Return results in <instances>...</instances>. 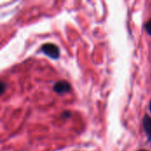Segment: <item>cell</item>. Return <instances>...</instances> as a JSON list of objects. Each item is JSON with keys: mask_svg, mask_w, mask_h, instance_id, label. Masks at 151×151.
<instances>
[{"mask_svg": "<svg viewBox=\"0 0 151 151\" xmlns=\"http://www.w3.org/2000/svg\"><path fill=\"white\" fill-rule=\"evenodd\" d=\"M70 116H71L70 111H65V112H63V114H62V117H64V118H65V117H70Z\"/></svg>", "mask_w": 151, "mask_h": 151, "instance_id": "8992f818", "label": "cell"}, {"mask_svg": "<svg viewBox=\"0 0 151 151\" xmlns=\"http://www.w3.org/2000/svg\"><path fill=\"white\" fill-rule=\"evenodd\" d=\"M5 88H6V84L4 82H1V94L2 95L5 92Z\"/></svg>", "mask_w": 151, "mask_h": 151, "instance_id": "5b68a950", "label": "cell"}, {"mask_svg": "<svg viewBox=\"0 0 151 151\" xmlns=\"http://www.w3.org/2000/svg\"><path fill=\"white\" fill-rule=\"evenodd\" d=\"M150 112H151V100H150Z\"/></svg>", "mask_w": 151, "mask_h": 151, "instance_id": "52a82bcc", "label": "cell"}, {"mask_svg": "<svg viewBox=\"0 0 151 151\" xmlns=\"http://www.w3.org/2000/svg\"><path fill=\"white\" fill-rule=\"evenodd\" d=\"M42 51L45 55H47L48 57H50L53 59L58 58L59 55H60L59 48L53 43H44L42 46Z\"/></svg>", "mask_w": 151, "mask_h": 151, "instance_id": "6da1fadb", "label": "cell"}, {"mask_svg": "<svg viewBox=\"0 0 151 151\" xmlns=\"http://www.w3.org/2000/svg\"><path fill=\"white\" fill-rule=\"evenodd\" d=\"M144 28H145L146 32H147L150 35H151V19L150 20H148L147 23L144 25Z\"/></svg>", "mask_w": 151, "mask_h": 151, "instance_id": "277c9868", "label": "cell"}, {"mask_svg": "<svg viewBox=\"0 0 151 151\" xmlns=\"http://www.w3.org/2000/svg\"><path fill=\"white\" fill-rule=\"evenodd\" d=\"M53 89L56 93L58 94H65V93H68L71 89H72V87L70 85V83L66 81H59L58 82L55 83L54 87H53Z\"/></svg>", "mask_w": 151, "mask_h": 151, "instance_id": "7a4b0ae2", "label": "cell"}, {"mask_svg": "<svg viewBox=\"0 0 151 151\" xmlns=\"http://www.w3.org/2000/svg\"><path fill=\"white\" fill-rule=\"evenodd\" d=\"M138 151H148V150H138Z\"/></svg>", "mask_w": 151, "mask_h": 151, "instance_id": "ba28073f", "label": "cell"}, {"mask_svg": "<svg viewBox=\"0 0 151 151\" xmlns=\"http://www.w3.org/2000/svg\"><path fill=\"white\" fill-rule=\"evenodd\" d=\"M142 127L147 135L148 141L151 142V117L149 115H144L142 119Z\"/></svg>", "mask_w": 151, "mask_h": 151, "instance_id": "3957f363", "label": "cell"}]
</instances>
